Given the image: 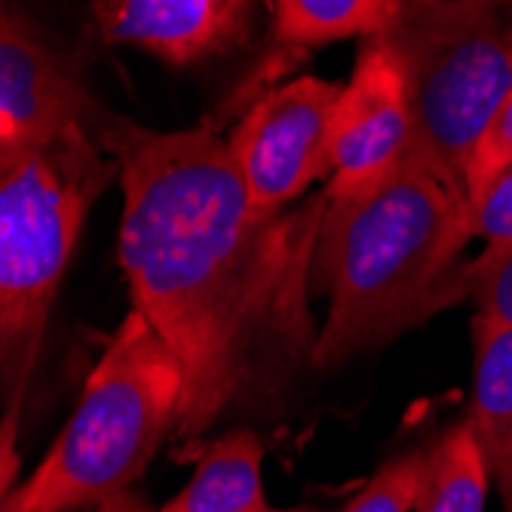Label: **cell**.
Masks as SVG:
<instances>
[{"label":"cell","instance_id":"obj_1","mask_svg":"<svg viewBox=\"0 0 512 512\" xmlns=\"http://www.w3.org/2000/svg\"><path fill=\"white\" fill-rule=\"evenodd\" d=\"M92 135L120 166L117 258L132 310L181 362L178 433L197 436L267 356H310L307 295L325 194L258 212L230 138L212 123L160 132L99 111Z\"/></svg>","mask_w":512,"mask_h":512},{"label":"cell","instance_id":"obj_2","mask_svg":"<svg viewBox=\"0 0 512 512\" xmlns=\"http://www.w3.org/2000/svg\"><path fill=\"white\" fill-rule=\"evenodd\" d=\"M470 240L467 197L408 160L362 194H325L313 283L329 313L310 362L338 368L457 304Z\"/></svg>","mask_w":512,"mask_h":512},{"label":"cell","instance_id":"obj_3","mask_svg":"<svg viewBox=\"0 0 512 512\" xmlns=\"http://www.w3.org/2000/svg\"><path fill=\"white\" fill-rule=\"evenodd\" d=\"M111 181H120V166L92 126H74L31 151L0 157V365L10 424H19L86 215Z\"/></svg>","mask_w":512,"mask_h":512},{"label":"cell","instance_id":"obj_4","mask_svg":"<svg viewBox=\"0 0 512 512\" xmlns=\"http://www.w3.org/2000/svg\"><path fill=\"white\" fill-rule=\"evenodd\" d=\"M184 371L154 325L129 310L89 371L83 396L34 476L0 512L96 509L129 491L178 430Z\"/></svg>","mask_w":512,"mask_h":512},{"label":"cell","instance_id":"obj_5","mask_svg":"<svg viewBox=\"0 0 512 512\" xmlns=\"http://www.w3.org/2000/svg\"><path fill=\"white\" fill-rule=\"evenodd\" d=\"M371 37L393 59L408 96L405 160L463 194L479 135L512 89L509 13L500 0H399Z\"/></svg>","mask_w":512,"mask_h":512},{"label":"cell","instance_id":"obj_6","mask_svg":"<svg viewBox=\"0 0 512 512\" xmlns=\"http://www.w3.org/2000/svg\"><path fill=\"white\" fill-rule=\"evenodd\" d=\"M344 83L298 77L276 86L240 117L230 132L249 203L283 212L322 175H332V123Z\"/></svg>","mask_w":512,"mask_h":512},{"label":"cell","instance_id":"obj_7","mask_svg":"<svg viewBox=\"0 0 512 512\" xmlns=\"http://www.w3.org/2000/svg\"><path fill=\"white\" fill-rule=\"evenodd\" d=\"M99 111L77 65L28 16L7 10L0 19V157L92 126Z\"/></svg>","mask_w":512,"mask_h":512},{"label":"cell","instance_id":"obj_8","mask_svg":"<svg viewBox=\"0 0 512 512\" xmlns=\"http://www.w3.org/2000/svg\"><path fill=\"white\" fill-rule=\"evenodd\" d=\"M411 111L402 77L375 37H365L359 62L344 83L332 123L329 197H353L381 184L405 160Z\"/></svg>","mask_w":512,"mask_h":512},{"label":"cell","instance_id":"obj_9","mask_svg":"<svg viewBox=\"0 0 512 512\" xmlns=\"http://www.w3.org/2000/svg\"><path fill=\"white\" fill-rule=\"evenodd\" d=\"M258 0H92L99 40L188 68L249 40Z\"/></svg>","mask_w":512,"mask_h":512},{"label":"cell","instance_id":"obj_10","mask_svg":"<svg viewBox=\"0 0 512 512\" xmlns=\"http://www.w3.org/2000/svg\"><path fill=\"white\" fill-rule=\"evenodd\" d=\"M470 424L482 442L491 482L512 512V329L473 316V405Z\"/></svg>","mask_w":512,"mask_h":512},{"label":"cell","instance_id":"obj_11","mask_svg":"<svg viewBox=\"0 0 512 512\" xmlns=\"http://www.w3.org/2000/svg\"><path fill=\"white\" fill-rule=\"evenodd\" d=\"M261 460H264V445L252 430H237L218 439L200 460L194 479L160 512H261L267 509Z\"/></svg>","mask_w":512,"mask_h":512},{"label":"cell","instance_id":"obj_12","mask_svg":"<svg viewBox=\"0 0 512 512\" xmlns=\"http://www.w3.org/2000/svg\"><path fill=\"white\" fill-rule=\"evenodd\" d=\"M488 485V460L467 417L424 451L414 512H485Z\"/></svg>","mask_w":512,"mask_h":512},{"label":"cell","instance_id":"obj_13","mask_svg":"<svg viewBox=\"0 0 512 512\" xmlns=\"http://www.w3.org/2000/svg\"><path fill=\"white\" fill-rule=\"evenodd\" d=\"M399 0H276L273 28L286 46H322L378 34Z\"/></svg>","mask_w":512,"mask_h":512},{"label":"cell","instance_id":"obj_14","mask_svg":"<svg viewBox=\"0 0 512 512\" xmlns=\"http://www.w3.org/2000/svg\"><path fill=\"white\" fill-rule=\"evenodd\" d=\"M463 298L476 307V319L512 329V243L488 246L476 261L463 267Z\"/></svg>","mask_w":512,"mask_h":512},{"label":"cell","instance_id":"obj_15","mask_svg":"<svg viewBox=\"0 0 512 512\" xmlns=\"http://www.w3.org/2000/svg\"><path fill=\"white\" fill-rule=\"evenodd\" d=\"M424 473V451H408L402 457L387 460L371 476L362 491L344 506V512H411L417 485Z\"/></svg>","mask_w":512,"mask_h":512},{"label":"cell","instance_id":"obj_16","mask_svg":"<svg viewBox=\"0 0 512 512\" xmlns=\"http://www.w3.org/2000/svg\"><path fill=\"white\" fill-rule=\"evenodd\" d=\"M509 166H512V89L494 111V117L488 120L485 132L476 142V151L470 157L467 178H463L467 203H476L491 188V181Z\"/></svg>","mask_w":512,"mask_h":512},{"label":"cell","instance_id":"obj_17","mask_svg":"<svg viewBox=\"0 0 512 512\" xmlns=\"http://www.w3.org/2000/svg\"><path fill=\"white\" fill-rule=\"evenodd\" d=\"M470 224L473 237L485 240V249L512 243V166L491 181V188L476 203H470Z\"/></svg>","mask_w":512,"mask_h":512},{"label":"cell","instance_id":"obj_18","mask_svg":"<svg viewBox=\"0 0 512 512\" xmlns=\"http://www.w3.org/2000/svg\"><path fill=\"white\" fill-rule=\"evenodd\" d=\"M92 512H154V509L145 503V497H138L135 491H123V494L105 500L102 506H96Z\"/></svg>","mask_w":512,"mask_h":512},{"label":"cell","instance_id":"obj_19","mask_svg":"<svg viewBox=\"0 0 512 512\" xmlns=\"http://www.w3.org/2000/svg\"><path fill=\"white\" fill-rule=\"evenodd\" d=\"M261 512H313V509H270V506H267V509H261Z\"/></svg>","mask_w":512,"mask_h":512},{"label":"cell","instance_id":"obj_20","mask_svg":"<svg viewBox=\"0 0 512 512\" xmlns=\"http://www.w3.org/2000/svg\"><path fill=\"white\" fill-rule=\"evenodd\" d=\"M500 7H503V10L509 13V19H512V0H500Z\"/></svg>","mask_w":512,"mask_h":512}]
</instances>
